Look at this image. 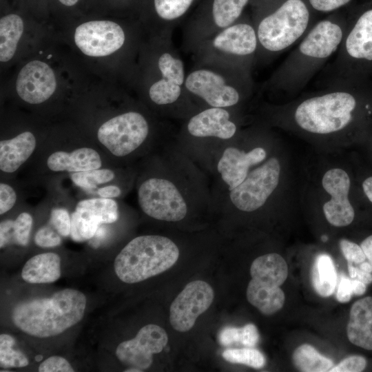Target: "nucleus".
<instances>
[{
  "label": "nucleus",
  "mask_w": 372,
  "mask_h": 372,
  "mask_svg": "<svg viewBox=\"0 0 372 372\" xmlns=\"http://www.w3.org/2000/svg\"><path fill=\"white\" fill-rule=\"evenodd\" d=\"M168 342L165 331L157 324L143 327L135 338L120 343L116 350L118 360L128 367L148 369L154 354L161 352Z\"/></svg>",
  "instance_id": "ddd939ff"
},
{
  "label": "nucleus",
  "mask_w": 372,
  "mask_h": 372,
  "mask_svg": "<svg viewBox=\"0 0 372 372\" xmlns=\"http://www.w3.org/2000/svg\"><path fill=\"white\" fill-rule=\"evenodd\" d=\"M61 258L55 253L37 254L30 258L21 271L23 280L28 283H50L61 276Z\"/></svg>",
  "instance_id": "5701e85b"
},
{
  "label": "nucleus",
  "mask_w": 372,
  "mask_h": 372,
  "mask_svg": "<svg viewBox=\"0 0 372 372\" xmlns=\"http://www.w3.org/2000/svg\"><path fill=\"white\" fill-rule=\"evenodd\" d=\"M73 183L84 189H93L99 184L112 180L114 173L109 169H95L83 172H74L70 174Z\"/></svg>",
  "instance_id": "2f4dec72"
},
{
  "label": "nucleus",
  "mask_w": 372,
  "mask_h": 372,
  "mask_svg": "<svg viewBox=\"0 0 372 372\" xmlns=\"http://www.w3.org/2000/svg\"><path fill=\"white\" fill-rule=\"evenodd\" d=\"M15 340L8 334L0 335V366L3 369L21 368L28 365L29 360L25 355L13 349Z\"/></svg>",
  "instance_id": "c756f323"
},
{
  "label": "nucleus",
  "mask_w": 372,
  "mask_h": 372,
  "mask_svg": "<svg viewBox=\"0 0 372 372\" xmlns=\"http://www.w3.org/2000/svg\"><path fill=\"white\" fill-rule=\"evenodd\" d=\"M251 281L256 285L275 288L281 286L288 275L285 259L276 253L267 254L256 258L250 267Z\"/></svg>",
  "instance_id": "aec40b11"
},
{
  "label": "nucleus",
  "mask_w": 372,
  "mask_h": 372,
  "mask_svg": "<svg viewBox=\"0 0 372 372\" xmlns=\"http://www.w3.org/2000/svg\"><path fill=\"white\" fill-rule=\"evenodd\" d=\"M85 296L74 289L56 291L50 298H34L18 303L12 320L23 332L49 338L61 334L79 323L84 316Z\"/></svg>",
  "instance_id": "7ed1b4c3"
},
{
  "label": "nucleus",
  "mask_w": 372,
  "mask_h": 372,
  "mask_svg": "<svg viewBox=\"0 0 372 372\" xmlns=\"http://www.w3.org/2000/svg\"><path fill=\"white\" fill-rule=\"evenodd\" d=\"M24 31L21 17L9 14L0 19V61L6 63L12 59Z\"/></svg>",
  "instance_id": "393cba45"
},
{
  "label": "nucleus",
  "mask_w": 372,
  "mask_h": 372,
  "mask_svg": "<svg viewBox=\"0 0 372 372\" xmlns=\"http://www.w3.org/2000/svg\"><path fill=\"white\" fill-rule=\"evenodd\" d=\"M185 90L211 107L238 105L253 90L252 73L216 65L195 64L186 75Z\"/></svg>",
  "instance_id": "423d86ee"
},
{
  "label": "nucleus",
  "mask_w": 372,
  "mask_h": 372,
  "mask_svg": "<svg viewBox=\"0 0 372 372\" xmlns=\"http://www.w3.org/2000/svg\"><path fill=\"white\" fill-rule=\"evenodd\" d=\"M145 83L149 100L158 106H169L186 95L185 63L175 48L172 32L155 35Z\"/></svg>",
  "instance_id": "0eeeda50"
},
{
  "label": "nucleus",
  "mask_w": 372,
  "mask_h": 372,
  "mask_svg": "<svg viewBox=\"0 0 372 372\" xmlns=\"http://www.w3.org/2000/svg\"><path fill=\"white\" fill-rule=\"evenodd\" d=\"M40 372H73L69 362L63 357L54 355L42 362L39 366Z\"/></svg>",
  "instance_id": "e433bc0d"
},
{
  "label": "nucleus",
  "mask_w": 372,
  "mask_h": 372,
  "mask_svg": "<svg viewBox=\"0 0 372 372\" xmlns=\"http://www.w3.org/2000/svg\"><path fill=\"white\" fill-rule=\"evenodd\" d=\"M60 3L65 6H74L79 0H59Z\"/></svg>",
  "instance_id": "864d4df0"
},
{
  "label": "nucleus",
  "mask_w": 372,
  "mask_h": 372,
  "mask_svg": "<svg viewBox=\"0 0 372 372\" xmlns=\"http://www.w3.org/2000/svg\"><path fill=\"white\" fill-rule=\"evenodd\" d=\"M340 247L342 254L349 262L359 265L366 260L361 246L353 241L342 239L340 241Z\"/></svg>",
  "instance_id": "f704fd0d"
},
{
  "label": "nucleus",
  "mask_w": 372,
  "mask_h": 372,
  "mask_svg": "<svg viewBox=\"0 0 372 372\" xmlns=\"http://www.w3.org/2000/svg\"><path fill=\"white\" fill-rule=\"evenodd\" d=\"M353 293L355 296L363 295L366 290V285L358 279H351Z\"/></svg>",
  "instance_id": "09e8293b"
},
{
  "label": "nucleus",
  "mask_w": 372,
  "mask_h": 372,
  "mask_svg": "<svg viewBox=\"0 0 372 372\" xmlns=\"http://www.w3.org/2000/svg\"><path fill=\"white\" fill-rule=\"evenodd\" d=\"M187 130L190 135L198 138L216 137L227 140L235 135L237 126L231 121L227 108L209 107L189 118Z\"/></svg>",
  "instance_id": "f3484780"
},
{
  "label": "nucleus",
  "mask_w": 372,
  "mask_h": 372,
  "mask_svg": "<svg viewBox=\"0 0 372 372\" xmlns=\"http://www.w3.org/2000/svg\"><path fill=\"white\" fill-rule=\"evenodd\" d=\"M358 267L364 271L372 273V265L369 261L362 262Z\"/></svg>",
  "instance_id": "603ef678"
},
{
  "label": "nucleus",
  "mask_w": 372,
  "mask_h": 372,
  "mask_svg": "<svg viewBox=\"0 0 372 372\" xmlns=\"http://www.w3.org/2000/svg\"><path fill=\"white\" fill-rule=\"evenodd\" d=\"M349 340L354 345L372 351V297L355 302L350 309L347 327Z\"/></svg>",
  "instance_id": "6ab92c4d"
},
{
  "label": "nucleus",
  "mask_w": 372,
  "mask_h": 372,
  "mask_svg": "<svg viewBox=\"0 0 372 372\" xmlns=\"http://www.w3.org/2000/svg\"><path fill=\"white\" fill-rule=\"evenodd\" d=\"M50 223L59 235L64 237L70 235L71 218L66 209H53L51 211Z\"/></svg>",
  "instance_id": "72a5a7b5"
},
{
  "label": "nucleus",
  "mask_w": 372,
  "mask_h": 372,
  "mask_svg": "<svg viewBox=\"0 0 372 372\" xmlns=\"http://www.w3.org/2000/svg\"><path fill=\"white\" fill-rule=\"evenodd\" d=\"M194 0H154L158 18L163 22L161 33L173 32L175 21L189 10Z\"/></svg>",
  "instance_id": "c85d7f7f"
},
{
  "label": "nucleus",
  "mask_w": 372,
  "mask_h": 372,
  "mask_svg": "<svg viewBox=\"0 0 372 372\" xmlns=\"http://www.w3.org/2000/svg\"><path fill=\"white\" fill-rule=\"evenodd\" d=\"M311 282L315 291L321 297L331 296L337 284V273L331 257L327 254L318 255L311 269Z\"/></svg>",
  "instance_id": "a878e982"
},
{
  "label": "nucleus",
  "mask_w": 372,
  "mask_h": 372,
  "mask_svg": "<svg viewBox=\"0 0 372 372\" xmlns=\"http://www.w3.org/2000/svg\"><path fill=\"white\" fill-rule=\"evenodd\" d=\"M259 340V334L254 324H247L242 327V344L247 347H254Z\"/></svg>",
  "instance_id": "c03bdc74"
},
{
  "label": "nucleus",
  "mask_w": 372,
  "mask_h": 372,
  "mask_svg": "<svg viewBox=\"0 0 372 372\" xmlns=\"http://www.w3.org/2000/svg\"><path fill=\"white\" fill-rule=\"evenodd\" d=\"M11 243H14V220H6L0 224V247L3 248Z\"/></svg>",
  "instance_id": "37998d69"
},
{
  "label": "nucleus",
  "mask_w": 372,
  "mask_h": 372,
  "mask_svg": "<svg viewBox=\"0 0 372 372\" xmlns=\"http://www.w3.org/2000/svg\"><path fill=\"white\" fill-rule=\"evenodd\" d=\"M322 186L331 198L323 205L326 219L335 227H345L354 220L355 209L349 200L351 179L343 169L327 171L322 178Z\"/></svg>",
  "instance_id": "4468645a"
},
{
  "label": "nucleus",
  "mask_w": 372,
  "mask_h": 372,
  "mask_svg": "<svg viewBox=\"0 0 372 372\" xmlns=\"http://www.w3.org/2000/svg\"><path fill=\"white\" fill-rule=\"evenodd\" d=\"M178 257L179 249L169 238L158 235L140 236L119 252L114 267L121 281L136 283L169 269Z\"/></svg>",
  "instance_id": "39448f33"
},
{
  "label": "nucleus",
  "mask_w": 372,
  "mask_h": 372,
  "mask_svg": "<svg viewBox=\"0 0 372 372\" xmlns=\"http://www.w3.org/2000/svg\"><path fill=\"white\" fill-rule=\"evenodd\" d=\"M35 147V137L29 131L11 139L1 141L0 169L6 173L15 172L29 158Z\"/></svg>",
  "instance_id": "4be33fe9"
},
{
  "label": "nucleus",
  "mask_w": 372,
  "mask_h": 372,
  "mask_svg": "<svg viewBox=\"0 0 372 372\" xmlns=\"http://www.w3.org/2000/svg\"><path fill=\"white\" fill-rule=\"evenodd\" d=\"M258 50L253 23L238 21L200 43L192 52L195 64L252 73Z\"/></svg>",
  "instance_id": "20e7f679"
},
{
  "label": "nucleus",
  "mask_w": 372,
  "mask_h": 372,
  "mask_svg": "<svg viewBox=\"0 0 372 372\" xmlns=\"http://www.w3.org/2000/svg\"><path fill=\"white\" fill-rule=\"evenodd\" d=\"M138 201L142 211L159 220L176 222L187 212L186 202L176 185L165 178H151L141 183Z\"/></svg>",
  "instance_id": "1a4fd4ad"
},
{
  "label": "nucleus",
  "mask_w": 372,
  "mask_h": 372,
  "mask_svg": "<svg viewBox=\"0 0 372 372\" xmlns=\"http://www.w3.org/2000/svg\"><path fill=\"white\" fill-rule=\"evenodd\" d=\"M17 195L14 189L6 183L0 184V214L8 211L14 205Z\"/></svg>",
  "instance_id": "58836bf2"
},
{
  "label": "nucleus",
  "mask_w": 372,
  "mask_h": 372,
  "mask_svg": "<svg viewBox=\"0 0 372 372\" xmlns=\"http://www.w3.org/2000/svg\"><path fill=\"white\" fill-rule=\"evenodd\" d=\"M98 194L102 198H112L118 197L121 194V189L116 185H108L97 190Z\"/></svg>",
  "instance_id": "a18cd8bd"
},
{
  "label": "nucleus",
  "mask_w": 372,
  "mask_h": 372,
  "mask_svg": "<svg viewBox=\"0 0 372 372\" xmlns=\"http://www.w3.org/2000/svg\"><path fill=\"white\" fill-rule=\"evenodd\" d=\"M214 297V290L207 282L199 280L189 282L171 304L172 327L180 332L189 331L197 318L209 309Z\"/></svg>",
  "instance_id": "f8f14e48"
},
{
  "label": "nucleus",
  "mask_w": 372,
  "mask_h": 372,
  "mask_svg": "<svg viewBox=\"0 0 372 372\" xmlns=\"http://www.w3.org/2000/svg\"><path fill=\"white\" fill-rule=\"evenodd\" d=\"M353 295L351 278L342 275L336 291V299L341 303H346L351 300Z\"/></svg>",
  "instance_id": "79ce46f5"
},
{
  "label": "nucleus",
  "mask_w": 372,
  "mask_h": 372,
  "mask_svg": "<svg viewBox=\"0 0 372 372\" xmlns=\"http://www.w3.org/2000/svg\"><path fill=\"white\" fill-rule=\"evenodd\" d=\"M126 372H141L142 371L141 369L134 368V367H129L127 369L125 370Z\"/></svg>",
  "instance_id": "5fc2aeb1"
},
{
  "label": "nucleus",
  "mask_w": 372,
  "mask_h": 372,
  "mask_svg": "<svg viewBox=\"0 0 372 372\" xmlns=\"http://www.w3.org/2000/svg\"><path fill=\"white\" fill-rule=\"evenodd\" d=\"M360 245L365 254L366 258L372 265V234L366 237Z\"/></svg>",
  "instance_id": "de8ad7c7"
},
{
  "label": "nucleus",
  "mask_w": 372,
  "mask_h": 372,
  "mask_svg": "<svg viewBox=\"0 0 372 372\" xmlns=\"http://www.w3.org/2000/svg\"><path fill=\"white\" fill-rule=\"evenodd\" d=\"M249 1L213 0L210 18L183 37V48L192 52L200 43L238 21Z\"/></svg>",
  "instance_id": "dca6fc26"
},
{
  "label": "nucleus",
  "mask_w": 372,
  "mask_h": 372,
  "mask_svg": "<svg viewBox=\"0 0 372 372\" xmlns=\"http://www.w3.org/2000/svg\"><path fill=\"white\" fill-rule=\"evenodd\" d=\"M361 187L365 198L372 204V174L362 179Z\"/></svg>",
  "instance_id": "49530a36"
},
{
  "label": "nucleus",
  "mask_w": 372,
  "mask_h": 372,
  "mask_svg": "<svg viewBox=\"0 0 372 372\" xmlns=\"http://www.w3.org/2000/svg\"><path fill=\"white\" fill-rule=\"evenodd\" d=\"M367 365L366 358L362 355H355L346 358L339 364L333 366L330 372H360Z\"/></svg>",
  "instance_id": "c9c22d12"
},
{
  "label": "nucleus",
  "mask_w": 372,
  "mask_h": 372,
  "mask_svg": "<svg viewBox=\"0 0 372 372\" xmlns=\"http://www.w3.org/2000/svg\"><path fill=\"white\" fill-rule=\"evenodd\" d=\"M280 165L276 158H271L251 171L233 190L229 198L239 210L251 212L261 207L276 188Z\"/></svg>",
  "instance_id": "9d476101"
},
{
  "label": "nucleus",
  "mask_w": 372,
  "mask_h": 372,
  "mask_svg": "<svg viewBox=\"0 0 372 372\" xmlns=\"http://www.w3.org/2000/svg\"><path fill=\"white\" fill-rule=\"evenodd\" d=\"M57 233L49 227H43L36 233L34 242L43 248L56 247L61 242V238Z\"/></svg>",
  "instance_id": "4c0bfd02"
},
{
  "label": "nucleus",
  "mask_w": 372,
  "mask_h": 372,
  "mask_svg": "<svg viewBox=\"0 0 372 372\" xmlns=\"http://www.w3.org/2000/svg\"><path fill=\"white\" fill-rule=\"evenodd\" d=\"M246 294L249 302L264 315H271L280 310L285 300V293L280 287L266 288L251 280Z\"/></svg>",
  "instance_id": "bb28decb"
},
{
  "label": "nucleus",
  "mask_w": 372,
  "mask_h": 372,
  "mask_svg": "<svg viewBox=\"0 0 372 372\" xmlns=\"http://www.w3.org/2000/svg\"><path fill=\"white\" fill-rule=\"evenodd\" d=\"M56 85V78L52 68L44 61L32 60L19 72L15 88L23 101L39 104L52 96Z\"/></svg>",
  "instance_id": "2eb2a0df"
},
{
  "label": "nucleus",
  "mask_w": 372,
  "mask_h": 372,
  "mask_svg": "<svg viewBox=\"0 0 372 372\" xmlns=\"http://www.w3.org/2000/svg\"><path fill=\"white\" fill-rule=\"evenodd\" d=\"M242 327L236 328L227 327L224 328L218 334V341L223 346H229L234 343H242Z\"/></svg>",
  "instance_id": "a19ab883"
},
{
  "label": "nucleus",
  "mask_w": 372,
  "mask_h": 372,
  "mask_svg": "<svg viewBox=\"0 0 372 372\" xmlns=\"http://www.w3.org/2000/svg\"><path fill=\"white\" fill-rule=\"evenodd\" d=\"M295 366L303 372H325L334 366L333 361L320 354L313 347L303 344L292 355Z\"/></svg>",
  "instance_id": "cd10ccee"
},
{
  "label": "nucleus",
  "mask_w": 372,
  "mask_h": 372,
  "mask_svg": "<svg viewBox=\"0 0 372 372\" xmlns=\"http://www.w3.org/2000/svg\"><path fill=\"white\" fill-rule=\"evenodd\" d=\"M348 23L337 17L315 23L262 87L274 93H298L335 55Z\"/></svg>",
  "instance_id": "f03ea898"
},
{
  "label": "nucleus",
  "mask_w": 372,
  "mask_h": 372,
  "mask_svg": "<svg viewBox=\"0 0 372 372\" xmlns=\"http://www.w3.org/2000/svg\"><path fill=\"white\" fill-rule=\"evenodd\" d=\"M265 157L266 152L262 147H256L245 152L229 147L224 150L218 163L217 169L229 190L231 191L246 178L249 168L260 163Z\"/></svg>",
  "instance_id": "a211bd4d"
},
{
  "label": "nucleus",
  "mask_w": 372,
  "mask_h": 372,
  "mask_svg": "<svg viewBox=\"0 0 372 372\" xmlns=\"http://www.w3.org/2000/svg\"><path fill=\"white\" fill-rule=\"evenodd\" d=\"M355 279H358L368 285L372 282V273L364 271L357 267V276Z\"/></svg>",
  "instance_id": "8fccbe9b"
},
{
  "label": "nucleus",
  "mask_w": 372,
  "mask_h": 372,
  "mask_svg": "<svg viewBox=\"0 0 372 372\" xmlns=\"http://www.w3.org/2000/svg\"><path fill=\"white\" fill-rule=\"evenodd\" d=\"M351 0H308V3L314 10L320 12H331L347 4Z\"/></svg>",
  "instance_id": "ea45409f"
},
{
  "label": "nucleus",
  "mask_w": 372,
  "mask_h": 372,
  "mask_svg": "<svg viewBox=\"0 0 372 372\" xmlns=\"http://www.w3.org/2000/svg\"><path fill=\"white\" fill-rule=\"evenodd\" d=\"M74 211L85 223L97 228L101 224L114 223L118 217L116 201L102 197L79 202Z\"/></svg>",
  "instance_id": "b1692460"
},
{
  "label": "nucleus",
  "mask_w": 372,
  "mask_h": 372,
  "mask_svg": "<svg viewBox=\"0 0 372 372\" xmlns=\"http://www.w3.org/2000/svg\"><path fill=\"white\" fill-rule=\"evenodd\" d=\"M322 90L296 103L292 117L296 126L308 133L327 135L371 121L372 92L360 82L328 84Z\"/></svg>",
  "instance_id": "f257e3e1"
},
{
  "label": "nucleus",
  "mask_w": 372,
  "mask_h": 372,
  "mask_svg": "<svg viewBox=\"0 0 372 372\" xmlns=\"http://www.w3.org/2000/svg\"><path fill=\"white\" fill-rule=\"evenodd\" d=\"M101 164L99 153L90 147H81L71 152H55L47 160L48 168L54 172H83L99 169Z\"/></svg>",
  "instance_id": "412c9836"
},
{
  "label": "nucleus",
  "mask_w": 372,
  "mask_h": 372,
  "mask_svg": "<svg viewBox=\"0 0 372 372\" xmlns=\"http://www.w3.org/2000/svg\"><path fill=\"white\" fill-rule=\"evenodd\" d=\"M223 357L229 362L242 364L254 369L262 368L266 362L264 355L251 347L229 349L223 352Z\"/></svg>",
  "instance_id": "7c9ffc66"
},
{
  "label": "nucleus",
  "mask_w": 372,
  "mask_h": 372,
  "mask_svg": "<svg viewBox=\"0 0 372 372\" xmlns=\"http://www.w3.org/2000/svg\"><path fill=\"white\" fill-rule=\"evenodd\" d=\"M149 131L145 117L140 112L129 111L103 123L98 130L97 138L113 155L123 157L141 146Z\"/></svg>",
  "instance_id": "6e6552de"
},
{
  "label": "nucleus",
  "mask_w": 372,
  "mask_h": 372,
  "mask_svg": "<svg viewBox=\"0 0 372 372\" xmlns=\"http://www.w3.org/2000/svg\"><path fill=\"white\" fill-rule=\"evenodd\" d=\"M74 40L86 56L103 57L121 50L125 43L126 34L121 25L114 21L94 20L77 26Z\"/></svg>",
  "instance_id": "9b49d317"
},
{
  "label": "nucleus",
  "mask_w": 372,
  "mask_h": 372,
  "mask_svg": "<svg viewBox=\"0 0 372 372\" xmlns=\"http://www.w3.org/2000/svg\"><path fill=\"white\" fill-rule=\"evenodd\" d=\"M32 225V218L30 214L23 212L17 217L14 220V243L21 246L28 244Z\"/></svg>",
  "instance_id": "473e14b6"
},
{
  "label": "nucleus",
  "mask_w": 372,
  "mask_h": 372,
  "mask_svg": "<svg viewBox=\"0 0 372 372\" xmlns=\"http://www.w3.org/2000/svg\"><path fill=\"white\" fill-rule=\"evenodd\" d=\"M347 267L350 278L355 279L357 276V267L354 266L353 263L347 262Z\"/></svg>",
  "instance_id": "3c124183"
}]
</instances>
